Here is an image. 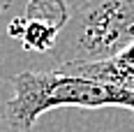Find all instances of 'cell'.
Listing matches in <instances>:
<instances>
[{
  "label": "cell",
  "mask_w": 134,
  "mask_h": 132,
  "mask_svg": "<svg viewBox=\"0 0 134 132\" xmlns=\"http://www.w3.org/2000/svg\"><path fill=\"white\" fill-rule=\"evenodd\" d=\"M60 107H125L134 111V88L63 70L21 72L14 77V95L5 104V120L12 132H30L42 114Z\"/></svg>",
  "instance_id": "cell-1"
},
{
  "label": "cell",
  "mask_w": 134,
  "mask_h": 132,
  "mask_svg": "<svg viewBox=\"0 0 134 132\" xmlns=\"http://www.w3.org/2000/svg\"><path fill=\"white\" fill-rule=\"evenodd\" d=\"M49 51L58 67L111 63L134 46V0H72Z\"/></svg>",
  "instance_id": "cell-2"
},
{
  "label": "cell",
  "mask_w": 134,
  "mask_h": 132,
  "mask_svg": "<svg viewBox=\"0 0 134 132\" xmlns=\"http://www.w3.org/2000/svg\"><path fill=\"white\" fill-rule=\"evenodd\" d=\"M67 16H69V7L65 0H28L26 14H23V19L51 28L55 35L67 23Z\"/></svg>",
  "instance_id": "cell-3"
},
{
  "label": "cell",
  "mask_w": 134,
  "mask_h": 132,
  "mask_svg": "<svg viewBox=\"0 0 134 132\" xmlns=\"http://www.w3.org/2000/svg\"><path fill=\"white\" fill-rule=\"evenodd\" d=\"M65 2H67V5H69V2H72V0H65Z\"/></svg>",
  "instance_id": "cell-4"
}]
</instances>
